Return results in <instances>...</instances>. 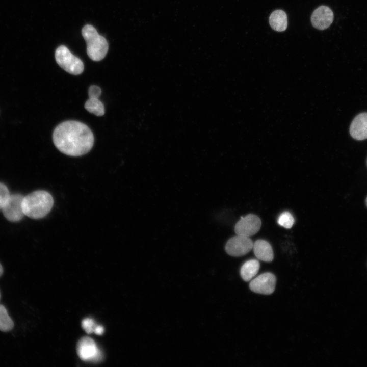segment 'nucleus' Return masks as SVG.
I'll return each mask as SVG.
<instances>
[{
  "label": "nucleus",
  "mask_w": 367,
  "mask_h": 367,
  "mask_svg": "<svg viewBox=\"0 0 367 367\" xmlns=\"http://www.w3.org/2000/svg\"><path fill=\"white\" fill-rule=\"evenodd\" d=\"M55 59L58 64L70 74L78 75L84 70V66L82 60L73 55L64 45H61L57 48Z\"/></svg>",
  "instance_id": "4"
},
{
  "label": "nucleus",
  "mask_w": 367,
  "mask_h": 367,
  "mask_svg": "<svg viewBox=\"0 0 367 367\" xmlns=\"http://www.w3.org/2000/svg\"><path fill=\"white\" fill-rule=\"evenodd\" d=\"M333 20V13L330 8L321 6L317 8L311 16V22L313 27L323 30L328 28Z\"/></svg>",
  "instance_id": "10"
},
{
  "label": "nucleus",
  "mask_w": 367,
  "mask_h": 367,
  "mask_svg": "<svg viewBox=\"0 0 367 367\" xmlns=\"http://www.w3.org/2000/svg\"><path fill=\"white\" fill-rule=\"evenodd\" d=\"M276 278L271 273H264L253 279L250 282V290L256 293L270 295L275 289Z\"/></svg>",
  "instance_id": "8"
},
{
  "label": "nucleus",
  "mask_w": 367,
  "mask_h": 367,
  "mask_svg": "<svg viewBox=\"0 0 367 367\" xmlns=\"http://www.w3.org/2000/svg\"><path fill=\"white\" fill-rule=\"evenodd\" d=\"M9 190L3 184L0 183V209H2L10 196Z\"/></svg>",
  "instance_id": "18"
},
{
  "label": "nucleus",
  "mask_w": 367,
  "mask_h": 367,
  "mask_svg": "<svg viewBox=\"0 0 367 367\" xmlns=\"http://www.w3.org/2000/svg\"><path fill=\"white\" fill-rule=\"evenodd\" d=\"M253 246V241L249 237L237 234L228 240L225 250L229 255L238 257L248 253Z\"/></svg>",
  "instance_id": "5"
},
{
  "label": "nucleus",
  "mask_w": 367,
  "mask_h": 367,
  "mask_svg": "<svg viewBox=\"0 0 367 367\" xmlns=\"http://www.w3.org/2000/svg\"><path fill=\"white\" fill-rule=\"evenodd\" d=\"M366 206H367V198H366Z\"/></svg>",
  "instance_id": "22"
},
{
  "label": "nucleus",
  "mask_w": 367,
  "mask_h": 367,
  "mask_svg": "<svg viewBox=\"0 0 367 367\" xmlns=\"http://www.w3.org/2000/svg\"><path fill=\"white\" fill-rule=\"evenodd\" d=\"M103 331L104 329L103 327L101 326L97 325L94 330V333L97 335H101L103 333Z\"/></svg>",
  "instance_id": "20"
},
{
  "label": "nucleus",
  "mask_w": 367,
  "mask_h": 367,
  "mask_svg": "<svg viewBox=\"0 0 367 367\" xmlns=\"http://www.w3.org/2000/svg\"><path fill=\"white\" fill-rule=\"evenodd\" d=\"M278 223L285 228H290L294 223V219L290 213L284 212L278 217Z\"/></svg>",
  "instance_id": "17"
},
{
  "label": "nucleus",
  "mask_w": 367,
  "mask_h": 367,
  "mask_svg": "<svg viewBox=\"0 0 367 367\" xmlns=\"http://www.w3.org/2000/svg\"><path fill=\"white\" fill-rule=\"evenodd\" d=\"M3 267L1 265V264H0V276L3 274Z\"/></svg>",
  "instance_id": "21"
},
{
  "label": "nucleus",
  "mask_w": 367,
  "mask_h": 367,
  "mask_svg": "<svg viewBox=\"0 0 367 367\" xmlns=\"http://www.w3.org/2000/svg\"><path fill=\"white\" fill-rule=\"evenodd\" d=\"M82 33L87 44V53L89 57L95 61L103 59L109 48L106 39L90 24L85 25Z\"/></svg>",
  "instance_id": "3"
},
{
  "label": "nucleus",
  "mask_w": 367,
  "mask_h": 367,
  "mask_svg": "<svg viewBox=\"0 0 367 367\" xmlns=\"http://www.w3.org/2000/svg\"><path fill=\"white\" fill-rule=\"evenodd\" d=\"M97 326L93 320L90 318H86L82 322V326L87 333L94 332Z\"/></svg>",
  "instance_id": "19"
},
{
  "label": "nucleus",
  "mask_w": 367,
  "mask_h": 367,
  "mask_svg": "<svg viewBox=\"0 0 367 367\" xmlns=\"http://www.w3.org/2000/svg\"><path fill=\"white\" fill-rule=\"evenodd\" d=\"M260 268L259 262L255 259L246 261L242 266L240 275L245 281L251 280L258 273Z\"/></svg>",
  "instance_id": "15"
},
{
  "label": "nucleus",
  "mask_w": 367,
  "mask_h": 367,
  "mask_svg": "<svg viewBox=\"0 0 367 367\" xmlns=\"http://www.w3.org/2000/svg\"><path fill=\"white\" fill-rule=\"evenodd\" d=\"M88 93L89 98L85 102V108L96 116H102L104 114V107L98 99L101 93L100 88L96 85H92L89 87Z\"/></svg>",
  "instance_id": "11"
},
{
  "label": "nucleus",
  "mask_w": 367,
  "mask_h": 367,
  "mask_svg": "<svg viewBox=\"0 0 367 367\" xmlns=\"http://www.w3.org/2000/svg\"><path fill=\"white\" fill-rule=\"evenodd\" d=\"M23 197L20 194L10 195L2 209L7 220L12 222L18 221L25 215L22 206Z\"/></svg>",
  "instance_id": "6"
},
{
  "label": "nucleus",
  "mask_w": 367,
  "mask_h": 367,
  "mask_svg": "<svg viewBox=\"0 0 367 367\" xmlns=\"http://www.w3.org/2000/svg\"><path fill=\"white\" fill-rule=\"evenodd\" d=\"M13 326V322L9 317L6 308L0 305V330L4 332L9 331Z\"/></svg>",
  "instance_id": "16"
},
{
  "label": "nucleus",
  "mask_w": 367,
  "mask_h": 367,
  "mask_svg": "<svg viewBox=\"0 0 367 367\" xmlns=\"http://www.w3.org/2000/svg\"><path fill=\"white\" fill-rule=\"evenodd\" d=\"M351 136L357 140L367 139V113H362L356 116L350 127Z\"/></svg>",
  "instance_id": "12"
},
{
  "label": "nucleus",
  "mask_w": 367,
  "mask_h": 367,
  "mask_svg": "<svg viewBox=\"0 0 367 367\" xmlns=\"http://www.w3.org/2000/svg\"><path fill=\"white\" fill-rule=\"evenodd\" d=\"M53 140L62 153L72 156L88 153L94 144V136L90 128L79 121L63 122L55 129Z\"/></svg>",
  "instance_id": "1"
},
{
  "label": "nucleus",
  "mask_w": 367,
  "mask_h": 367,
  "mask_svg": "<svg viewBox=\"0 0 367 367\" xmlns=\"http://www.w3.org/2000/svg\"><path fill=\"white\" fill-rule=\"evenodd\" d=\"M261 225L260 219L254 214L242 217L236 223L234 231L237 235L250 237L256 234Z\"/></svg>",
  "instance_id": "7"
},
{
  "label": "nucleus",
  "mask_w": 367,
  "mask_h": 367,
  "mask_svg": "<svg viewBox=\"0 0 367 367\" xmlns=\"http://www.w3.org/2000/svg\"><path fill=\"white\" fill-rule=\"evenodd\" d=\"M269 24L275 31L282 32L286 30L287 25L285 12L281 10L273 11L269 16Z\"/></svg>",
  "instance_id": "14"
},
{
  "label": "nucleus",
  "mask_w": 367,
  "mask_h": 367,
  "mask_svg": "<svg viewBox=\"0 0 367 367\" xmlns=\"http://www.w3.org/2000/svg\"><path fill=\"white\" fill-rule=\"evenodd\" d=\"M54 205L51 195L44 190H38L23 197L22 206L25 216L34 219L44 217Z\"/></svg>",
  "instance_id": "2"
},
{
  "label": "nucleus",
  "mask_w": 367,
  "mask_h": 367,
  "mask_svg": "<svg viewBox=\"0 0 367 367\" xmlns=\"http://www.w3.org/2000/svg\"><path fill=\"white\" fill-rule=\"evenodd\" d=\"M77 352L84 361H95L99 358L100 351L95 342L89 337H84L78 342Z\"/></svg>",
  "instance_id": "9"
},
{
  "label": "nucleus",
  "mask_w": 367,
  "mask_h": 367,
  "mask_svg": "<svg viewBox=\"0 0 367 367\" xmlns=\"http://www.w3.org/2000/svg\"><path fill=\"white\" fill-rule=\"evenodd\" d=\"M255 256L258 259L271 262L274 258L273 251L270 244L265 240H256L254 243L253 248Z\"/></svg>",
  "instance_id": "13"
}]
</instances>
